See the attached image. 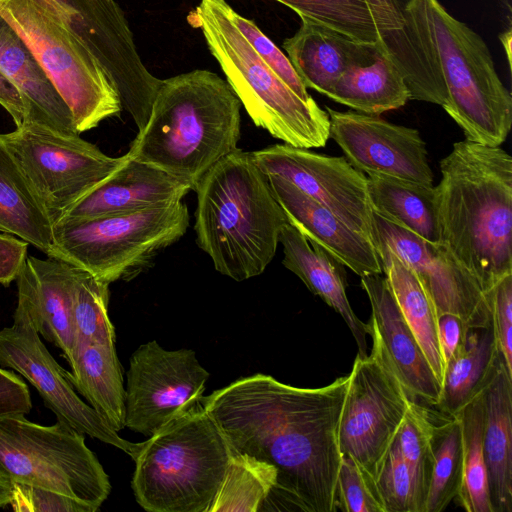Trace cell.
Wrapping results in <instances>:
<instances>
[{
	"label": "cell",
	"mask_w": 512,
	"mask_h": 512,
	"mask_svg": "<svg viewBox=\"0 0 512 512\" xmlns=\"http://www.w3.org/2000/svg\"><path fill=\"white\" fill-rule=\"evenodd\" d=\"M349 375L299 388L270 375L240 377L202 396L233 452L275 467L272 495L307 512H335L342 455L338 427Z\"/></svg>",
	"instance_id": "cell-1"
},
{
	"label": "cell",
	"mask_w": 512,
	"mask_h": 512,
	"mask_svg": "<svg viewBox=\"0 0 512 512\" xmlns=\"http://www.w3.org/2000/svg\"><path fill=\"white\" fill-rule=\"evenodd\" d=\"M440 246L491 295L512 274V158L463 140L440 161Z\"/></svg>",
	"instance_id": "cell-2"
},
{
	"label": "cell",
	"mask_w": 512,
	"mask_h": 512,
	"mask_svg": "<svg viewBox=\"0 0 512 512\" xmlns=\"http://www.w3.org/2000/svg\"><path fill=\"white\" fill-rule=\"evenodd\" d=\"M241 102L229 83L208 70L161 80L148 121L127 152L190 183L238 147Z\"/></svg>",
	"instance_id": "cell-3"
},
{
	"label": "cell",
	"mask_w": 512,
	"mask_h": 512,
	"mask_svg": "<svg viewBox=\"0 0 512 512\" xmlns=\"http://www.w3.org/2000/svg\"><path fill=\"white\" fill-rule=\"evenodd\" d=\"M193 190L196 242L215 269L239 282L262 274L288 219L251 152L226 155Z\"/></svg>",
	"instance_id": "cell-4"
},
{
	"label": "cell",
	"mask_w": 512,
	"mask_h": 512,
	"mask_svg": "<svg viewBox=\"0 0 512 512\" xmlns=\"http://www.w3.org/2000/svg\"><path fill=\"white\" fill-rule=\"evenodd\" d=\"M233 450L199 403L142 442L131 482L149 512H208Z\"/></svg>",
	"instance_id": "cell-5"
},
{
	"label": "cell",
	"mask_w": 512,
	"mask_h": 512,
	"mask_svg": "<svg viewBox=\"0 0 512 512\" xmlns=\"http://www.w3.org/2000/svg\"><path fill=\"white\" fill-rule=\"evenodd\" d=\"M226 0H201L189 21L199 28L241 105L257 127L298 148H319L329 138V115L299 97L254 51L235 25Z\"/></svg>",
	"instance_id": "cell-6"
},
{
	"label": "cell",
	"mask_w": 512,
	"mask_h": 512,
	"mask_svg": "<svg viewBox=\"0 0 512 512\" xmlns=\"http://www.w3.org/2000/svg\"><path fill=\"white\" fill-rule=\"evenodd\" d=\"M182 200L139 211L62 220L52 227L47 256L79 267L102 281L129 280L185 234Z\"/></svg>",
	"instance_id": "cell-7"
},
{
	"label": "cell",
	"mask_w": 512,
	"mask_h": 512,
	"mask_svg": "<svg viewBox=\"0 0 512 512\" xmlns=\"http://www.w3.org/2000/svg\"><path fill=\"white\" fill-rule=\"evenodd\" d=\"M0 15L28 45L69 107L78 134L123 109L98 58L46 0H0Z\"/></svg>",
	"instance_id": "cell-8"
},
{
	"label": "cell",
	"mask_w": 512,
	"mask_h": 512,
	"mask_svg": "<svg viewBox=\"0 0 512 512\" xmlns=\"http://www.w3.org/2000/svg\"><path fill=\"white\" fill-rule=\"evenodd\" d=\"M447 98L444 110L467 141L487 146L505 142L512 124V97L501 82L484 40L429 0Z\"/></svg>",
	"instance_id": "cell-9"
},
{
	"label": "cell",
	"mask_w": 512,
	"mask_h": 512,
	"mask_svg": "<svg viewBox=\"0 0 512 512\" xmlns=\"http://www.w3.org/2000/svg\"><path fill=\"white\" fill-rule=\"evenodd\" d=\"M0 476L61 493L96 511L111 491L84 434L59 420L50 426L31 422L25 414L0 415Z\"/></svg>",
	"instance_id": "cell-10"
},
{
	"label": "cell",
	"mask_w": 512,
	"mask_h": 512,
	"mask_svg": "<svg viewBox=\"0 0 512 512\" xmlns=\"http://www.w3.org/2000/svg\"><path fill=\"white\" fill-rule=\"evenodd\" d=\"M1 139L52 227L81 198L129 159L111 157L80 134H65L23 122Z\"/></svg>",
	"instance_id": "cell-11"
},
{
	"label": "cell",
	"mask_w": 512,
	"mask_h": 512,
	"mask_svg": "<svg viewBox=\"0 0 512 512\" xmlns=\"http://www.w3.org/2000/svg\"><path fill=\"white\" fill-rule=\"evenodd\" d=\"M414 400L372 347L356 356L338 427L341 455L351 457L375 486L382 462Z\"/></svg>",
	"instance_id": "cell-12"
},
{
	"label": "cell",
	"mask_w": 512,
	"mask_h": 512,
	"mask_svg": "<svg viewBox=\"0 0 512 512\" xmlns=\"http://www.w3.org/2000/svg\"><path fill=\"white\" fill-rule=\"evenodd\" d=\"M208 378L192 349L166 350L155 340L140 345L129 360L125 427L152 436L199 404Z\"/></svg>",
	"instance_id": "cell-13"
},
{
	"label": "cell",
	"mask_w": 512,
	"mask_h": 512,
	"mask_svg": "<svg viewBox=\"0 0 512 512\" xmlns=\"http://www.w3.org/2000/svg\"><path fill=\"white\" fill-rule=\"evenodd\" d=\"M112 78L138 132L148 121L161 79L145 67L126 17L115 0H46Z\"/></svg>",
	"instance_id": "cell-14"
},
{
	"label": "cell",
	"mask_w": 512,
	"mask_h": 512,
	"mask_svg": "<svg viewBox=\"0 0 512 512\" xmlns=\"http://www.w3.org/2000/svg\"><path fill=\"white\" fill-rule=\"evenodd\" d=\"M251 154L264 174L289 181L377 248L367 177L345 157L327 156L285 143L271 145Z\"/></svg>",
	"instance_id": "cell-15"
},
{
	"label": "cell",
	"mask_w": 512,
	"mask_h": 512,
	"mask_svg": "<svg viewBox=\"0 0 512 512\" xmlns=\"http://www.w3.org/2000/svg\"><path fill=\"white\" fill-rule=\"evenodd\" d=\"M0 366L22 375L57 417L78 432L112 445L132 459L142 442L119 436L90 405L77 395L64 370L50 354L29 319L14 313L12 326L0 330Z\"/></svg>",
	"instance_id": "cell-16"
},
{
	"label": "cell",
	"mask_w": 512,
	"mask_h": 512,
	"mask_svg": "<svg viewBox=\"0 0 512 512\" xmlns=\"http://www.w3.org/2000/svg\"><path fill=\"white\" fill-rule=\"evenodd\" d=\"M378 244H384L417 275L436 313L459 316L469 329L492 325L491 295L441 247L374 212ZM377 250V248H376Z\"/></svg>",
	"instance_id": "cell-17"
},
{
	"label": "cell",
	"mask_w": 512,
	"mask_h": 512,
	"mask_svg": "<svg viewBox=\"0 0 512 512\" xmlns=\"http://www.w3.org/2000/svg\"><path fill=\"white\" fill-rule=\"evenodd\" d=\"M329 138L357 170L433 185L426 144L418 130L390 123L379 115L326 107Z\"/></svg>",
	"instance_id": "cell-18"
},
{
	"label": "cell",
	"mask_w": 512,
	"mask_h": 512,
	"mask_svg": "<svg viewBox=\"0 0 512 512\" xmlns=\"http://www.w3.org/2000/svg\"><path fill=\"white\" fill-rule=\"evenodd\" d=\"M361 285L371 304L372 347L414 401L420 399L436 406L441 385L405 321L386 276L383 273L362 276Z\"/></svg>",
	"instance_id": "cell-19"
},
{
	"label": "cell",
	"mask_w": 512,
	"mask_h": 512,
	"mask_svg": "<svg viewBox=\"0 0 512 512\" xmlns=\"http://www.w3.org/2000/svg\"><path fill=\"white\" fill-rule=\"evenodd\" d=\"M79 271L65 261L27 256L16 281L15 312L25 315L38 334L57 346L69 363L77 346L72 300Z\"/></svg>",
	"instance_id": "cell-20"
},
{
	"label": "cell",
	"mask_w": 512,
	"mask_h": 512,
	"mask_svg": "<svg viewBox=\"0 0 512 512\" xmlns=\"http://www.w3.org/2000/svg\"><path fill=\"white\" fill-rule=\"evenodd\" d=\"M266 176L288 222L310 244L319 247L360 277L383 273L376 248L366 237L348 227L289 181L276 175Z\"/></svg>",
	"instance_id": "cell-21"
},
{
	"label": "cell",
	"mask_w": 512,
	"mask_h": 512,
	"mask_svg": "<svg viewBox=\"0 0 512 512\" xmlns=\"http://www.w3.org/2000/svg\"><path fill=\"white\" fill-rule=\"evenodd\" d=\"M190 183L150 164L133 159L77 201L62 220L128 213L182 200Z\"/></svg>",
	"instance_id": "cell-22"
},
{
	"label": "cell",
	"mask_w": 512,
	"mask_h": 512,
	"mask_svg": "<svg viewBox=\"0 0 512 512\" xmlns=\"http://www.w3.org/2000/svg\"><path fill=\"white\" fill-rule=\"evenodd\" d=\"M283 48L306 88L328 96L350 67L371 61L383 42L361 43L307 19L283 42ZM387 52V50H386Z\"/></svg>",
	"instance_id": "cell-23"
},
{
	"label": "cell",
	"mask_w": 512,
	"mask_h": 512,
	"mask_svg": "<svg viewBox=\"0 0 512 512\" xmlns=\"http://www.w3.org/2000/svg\"><path fill=\"white\" fill-rule=\"evenodd\" d=\"M0 72L21 96L25 109L23 122L36 123L60 133L78 134L69 107L28 45L1 15Z\"/></svg>",
	"instance_id": "cell-24"
},
{
	"label": "cell",
	"mask_w": 512,
	"mask_h": 512,
	"mask_svg": "<svg viewBox=\"0 0 512 512\" xmlns=\"http://www.w3.org/2000/svg\"><path fill=\"white\" fill-rule=\"evenodd\" d=\"M279 243L284 258L282 264L298 276L307 288L319 296L344 319L358 346V356H367L366 336L369 323L354 313L347 295L343 271L338 262L308 240L289 222L283 227Z\"/></svg>",
	"instance_id": "cell-25"
},
{
	"label": "cell",
	"mask_w": 512,
	"mask_h": 512,
	"mask_svg": "<svg viewBox=\"0 0 512 512\" xmlns=\"http://www.w3.org/2000/svg\"><path fill=\"white\" fill-rule=\"evenodd\" d=\"M483 453L493 512L512 511V376L503 361L484 390Z\"/></svg>",
	"instance_id": "cell-26"
},
{
	"label": "cell",
	"mask_w": 512,
	"mask_h": 512,
	"mask_svg": "<svg viewBox=\"0 0 512 512\" xmlns=\"http://www.w3.org/2000/svg\"><path fill=\"white\" fill-rule=\"evenodd\" d=\"M67 377L90 406L116 431L125 427V389L115 342L77 346Z\"/></svg>",
	"instance_id": "cell-27"
},
{
	"label": "cell",
	"mask_w": 512,
	"mask_h": 512,
	"mask_svg": "<svg viewBox=\"0 0 512 512\" xmlns=\"http://www.w3.org/2000/svg\"><path fill=\"white\" fill-rule=\"evenodd\" d=\"M501 361L492 325L469 329L465 343L445 366L436 406L447 417L457 415L485 390Z\"/></svg>",
	"instance_id": "cell-28"
},
{
	"label": "cell",
	"mask_w": 512,
	"mask_h": 512,
	"mask_svg": "<svg viewBox=\"0 0 512 512\" xmlns=\"http://www.w3.org/2000/svg\"><path fill=\"white\" fill-rule=\"evenodd\" d=\"M366 177L375 213L440 246L436 186L385 175L368 174Z\"/></svg>",
	"instance_id": "cell-29"
},
{
	"label": "cell",
	"mask_w": 512,
	"mask_h": 512,
	"mask_svg": "<svg viewBox=\"0 0 512 512\" xmlns=\"http://www.w3.org/2000/svg\"><path fill=\"white\" fill-rule=\"evenodd\" d=\"M352 110L380 115L404 106L410 92L384 48L369 62L348 68L327 96Z\"/></svg>",
	"instance_id": "cell-30"
},
{
	"label": "cell",
	"mask_w": 512,
	"mask_h": 512,
	"mask_svg": "<svg viewBox=\"0 0 512 512\" xmlns=\"http://www.w3.org/2000/svg\"><path fill=\"white\" fill-rule=\"evenodd\" d=\"M377 253L399 309L419 342L440 385L445 364L441 354L437 313L432 300L413 270L402 262L384 244Z\"/></svg>",
	"instance_id": "cell-31"
},
{
	"label": "cell",
	"mask_w": 512,
	"mask_h": 512,
	"mask_svg": "<svg viewBox=\"0 0 512 512\" xmlns=\"http://www.w3.org/2000/svg\"><path fill=\"white\" fill-rule=\"evenodd\" d=\"M0 231L18 236L47 254L52 224L0 136Z\"/></svg>",
	"instance_id": "cell-32"
},
{
	"label": "cell",
	"mask_w": 512,
	"mask_h": 512,
	"mask_svg": "<svg viewBox=\"0 0 512 512\" xmlns=\"http://www.w3.org/2000/svg\"><path fill=\"white\" fill-rule=\"evenodd\" d=\"M274 466L255 457L233 452L208 512H256L273 493Z\"/></svg>",
	"instance_id": "cell-33"
},
{
	"label": "cell",
	"mask_w": 512,
	"mask_h": 512,
	"mask_svg": "<svg viewBox=\"0 0 512 512\" xmlns=\"http://www.w3.org/2000/svg\"><path fill=\"white\" fill-rule=\"evenodd\" d=\"M455 416L460 421L463 443V475L457 497L467 512H493L483 453L484 391Z\"/></svg>",
	"instance_id": "cell-34"
},
{
	"label": "cell",
	"mask_w": 512,
	"mask_h": 512,
	"mask_svg": "<svg viewBox=\"0 0 512 512\" xmlns=\"http://www.w3.org/2000/svg\"><path fill=\"white\" fill-rule=\"evenodd\" d=\"M433 468L424 512H441L458 496L463 475V443L458 417H431Z\"/></svg>",
	"instance_id": "cell-35"
},
{
	"label": "cell",
	"mask_w": 512,
	"mask_h": 512,
	"mask_svg": "<svg viewBox=\"0 0 512 512\" xmlns=\"http://www.w3.org/2000/svg\"><path fill=\"white\" fill-rule=\"evenodd\" d=\"M396 438L411 474L415 512H424L434 462L430 413L413 401Z\"/></svg>",
	"instance_id": "cell-36"
},
{
	"label": "cell",
	"mask_w": 512,
	"mask_h": 512,
	"mask_svg": "<svg viewBox=\"0 0 512 512\" xmlns=\"http://www.w3.org/2000/svg\"><path fill=\"white\" fill-rule=\"evenodd\" d=\"M108 303L109 283L79 268L72 300V319L77 346L84 342H115V330L108 315Z\"/></svg>",
	"instance_id": "cell-37"
},
{
	"label": "cell",
	"mask_w": 512,
	"mask_h": 512,
	"mask_svg": "<svg viewBox=\"0 0 512 512\" xmlns=\"http://www.w3.org/2000/svg\"><path fill=\"white\" fill-rule=\"evenodd\" d=\"M375 485L384 512H415L412 478L397 438L382 462Z\"/></svg>",
	"instance_id": "cell-38"
},
{
	"label": "cell",
	"mask_w": 512,
	"mask_h": 512,
	"mask_svg": "<svg viewBox=\"0 0 512 512\" xmlns=\"http://www.w3.org/2000/svg\"><path fill=\"white\" fill-rule=\"evenodd\" d=\"M336 509L345 512H384L375 486L347 455H342L338 469Z\"/></svg>",
	"instance_id": "cell-39"
},
{
	"label": "cell",
	"mask_w": 512,
	"mask_h": 512,
	"mask_svg": "<svg viewBox=\"0 0 512 512\" xmlns=\"http://www.w3.org/2000/svg\"><path fill=\"white\" fill-rule=\"evenodd\" d=\"M232 18L254 51L303 100H311L306 86L289 58L260 30L254 21L232 12Z\"/></svg>",
	"instance_id": "cell-40"
},
{
	"label": "cell",
	"mask_w": 512,
	"mask_h": 512,
	"mask_svg": "<svg viewBox=\"0 0 512 512\" xmlns=\"http://www.w3.org/2000/svg\"><path fill=\"white\" fill-rule=\"evenodd\" d=\"M378 15L395 30L408 29L434 43L435 34L429 0H367Z\"/></svg>",
	"instance_id": "cell-41"
},
{
	"label": "cell",
	"mask_w": 512,
	"mask_h": 512,
	"mask_svg": "<svg viewBox=\"0 0 512 512\" xmlns=\"http://www.w3.org/2000/svg\"><path fill=\"white\" fill-rule=\"evenodd\" d=\"M9 504L18 512H96L93 507L61 493L19 483H12Z\"/></svg>",
	"instance_id": "cell-42"
},
{
	"label": "cell",
	"mask_w": 512,
	"mask_h": 512,
	"mask_svg": "<svg viewBox=\"0 0 512 512\" xmlns=\"http://www.w3.org/2000/svg\"><path fill=\"white\" fill-rule=\"evenodd\" d=\"M492 328L507 373L512 376V274L503 277L491 292Z\"/></svg>",
	"instance_id": "cell-43"
},
{
	"label": "cell",
	"mask_w": 512,
	"mask_h": 512,
	"mask_svg": "<svg viewBox=\"0 0 512 512\" xmlns=\"http://www.w3.org/2000/svg\"><path fill=\"white\" fill-rule=\"evenodd\" d=\"M31 409L27 385L14 372L0 366V415H26Z\"/></svg>",
	"instance_id": "cell-44"
},
{
	"label": "cell",
	"mask_w": 512,
	"mask_h": 512,
	"mask_svg": "<svg viewBox=\"0 0 512 512\" xmlns=\"http://www.w3.org/2000/svg\"><path fill=\"white\" fill-rule=\"evenodd\" d=\"M28 242L0 231V284L5 286L17 279L27 259Z\"/></svg>",
	"instance_id": "cell-45"
},
{
	"label": "cell",
	"mask_w": 512,
	"mask_h": 512,
	"mask_svg": "<svg viewBox=\"0 0 512 512\" xmlns=\"http://www.w3.org/2000/svg\"><path fill=\"white\" fill-rule=\"evenodd\" d=\"M437 326L441 354L446 366L465 343L469 328L459 316L452 313L438 314Z\"/></svg>",
	"instance_id": "cell-46"
},
{
	"label": "cell",
	"mask_w": 512,
	"mask_h": 512,
	"mask_svg": "<svg viewBox=\"0 0 512 512\" xmlns=\"http://www.w3.org/2000/svg\"><path fill=\"white\" fill-rule=\"evenodd\" d=\"M0 105L9 113L16 126L24 121L25 109L16 87L0 72Z\"/></svg>",
	"instance_id": "cell-47"
},
{
	"label": "cell",
	"mask_w": 512,
	"mask_h": 512,
	"mask_svg": "<svg viewBox=\"0 0 512 512\" xmlns=\"http://www.w3.org/2000/svg\"><path fill=\"white\" fill-rule=\"evenodd\" d=\"M12 482L0 476V508L10 503Z\"/></svg>",
	"instance_id": "cell-48"
},
{
	"label": "cell",
	"mask_w": 512,
	"mask_h": 512,
	"mask_svg": "<svg viewBox=\"0 0 512 512\" xmlns=\"http://www.w3.org/2000/svg\"><path fill=\"white\" fill-rule=\"evenodd\" d=\"M500 41L505 49V52L507 55V60H508V65H509V67H511V56H512V52H511L512 31H511V29H508L506 32H504L500 35Z\"/></svg>",
	"instance_id": "cell-49"
}]
</instances>
